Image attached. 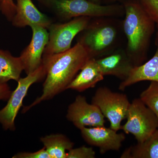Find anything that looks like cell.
Returning a JSON list of instances; mask_svg holds the SVG:
<instances>
[{
    "instance_id": "cell-12",
    "label": "cell",
    "mask_w": 158,
    "mask_h": 158,
    "mask_svg": "<svg viewBox=\"0 0 158 158\" xmlns=\"http://www.w3.org/2000/svg\"><path fill=\"white\" fill-rule=\"evenodd\" d=\"M104 76H113L122 81L127 78L135 67L126 51L122 49L113 51L105 56L96 59Z\"/></svg>"
},
{
    "instance_id": "cell-3",
    "label": "cell",
    "mask_w": 158,
    "mask_h": 158,
    "mask_svg": "<svg viewBox=\"0 0 158 158\" xmlns=\"http://www.w3.org/2000/svg\"><path fill=\"white\" fill-rule=\"evenodd\" d=\"M105 18L89 23L78 42L81 44L91 58L99 59L113 52L118 38L115 24Z\"/></svg>"
},
{
    "instance_id": "cell-11",
    "label": "cell",
    "mask_w": 158,
    "mask_h": 158,
    "mask_svg": "<svg viewBox=\"0 0 158 158\" xmlns=\"http://www.w3.org/2000/svg\"><path fill=\"white\" fill-rule=\"evenodd\" d=\"M31 27L33 32L32 39L19 57L27 75L33 72L42 64L43 55L48 41L46 28L37 26Z\"/></svg>"
},
{
    "instance_id": "cell-26",
    "label": "cell",
    "mask_w": 158,
    "mask_h": 158,
    "mask_svg": "<svg viewBox=\"0 0 158 158\" xmlns=\"http://www.w3.org/2000/svg\"><path fill=\"white\" fill-rule=\"evenodd\" d=\"M109 1H112V2H113V1H119V0H109Z\"/></svg>"
},
{
    "instance_id": "cell-18",
    "label": "cell",
    "mask_w": 158,
    "mask_h": 158,
    "mask_svg": "<svg viewBox=\"0 0 158 158\" xmlns=\"http://www.w3.org/2000/svg\"><path fill=\"white\" fill-rule=\"evenodd\" d=\"M40 140L51 158H66V151L73 148L74 145L62 134H52L41 137Z\"/></svg>"
},
{
    "instance_id": "cell-10",
    "label": "cell",
    "mask_w": 158,
    "mask_h": 158,
    "mask_svg": "<svg viewBox=\"0 0 158 158\" xmlns=\"http://www.w3.org/2000/svg\"><path fill=\"white\" fill-rule=\"evenodd\" d=\"M80 131L87 144L98 148L102 154L110 151L119 150L126 138L124 133H118L104 126L83 127Z\"/></svg>"
},
{
    "instance_id": "cell-21",
    "label": "cell",
    "mask_w": 158,
    "mask_h": 158,
    "mask_svg": "<svg viewBox=\"0 0 158 158\" xmlns=\"http://www.w3.org/2000/svg\"><path fill=\"white\" fill-rule=\"evenodd\" d=\"M139 2L158 28V0H139Z\"/></svg>"
},
{
    "instance_id": "cell-5",
    "label": "cell",
    "mask_w": 158,
    "mask_h": 158,
    "mask_svg": "<svg viewBox=\"0 0 158 158\" xmlns=\"http://www.w3.org/2000/svg\"><path fill=\"white\" fill-rule=\"evenodd\" d=\"M126 118L127 121L121 129L126 134L133 135L138 143L145 141L158 128L155 115L140 98L130 103Z\"/></svg>"
},
{
    "instance_id": "cell-2",
    "label": "cell",
    "mask_w": 158,
    "mask_h": 158,
    "mask_svg": "<svg viewBox=\"0 0 158 158\" xmlns=\"http://www.w3.org/2000/svg\"><path fill=\"white\" fill-rule=\"evenodd\" d=\"M123 28L127 39L125 50L135 66L146 60L155 23L139 2H129L124 6Z\"/></svg>"
},
{
    "instance_id": "cell-22",
    "label": "cell",
    "mask_w": 158,
    "mask_h": 158,
    "mask_svg": "<svg viewBox=\"0 0 158 158\" xmlns=\"http://www.w3.org/2000/svg\"><path fill=\"white\" fill-rule=\"evenodd\" d=\"M16 6L13 0H0V10L8 20L11 21L16 12Z\"/></svg>"
},
{
    "instance_id": "cell-13",
    "label": "cell",
    "mask_w": 158,
    "mask_h": 158,
    "mask_svg": "<svg viewBox=\"0 0 158 158\" xmlns=\"http://www.w3.org/2000/svg\"><path fill=\"white\" fill-rule=\"evenodd\" d=\"M16 12L11 20L13 26L23 27L26 26H40L49 28L51 20L37 9L31 0H16Z\"/></svg>"
},
{
    "instance_id": "cell-14",
    "label": "cell",
    "mask_w": 158,
    "mask_h": 158,
    "mask_svg": "<svg viewBox=\"0 0 158 158\" xmlns=\"http://www.w3.org/2000/svg\"><path fill=\"white\" fill-rule=\"evenodd\" d=\"M156 36V50L153 56L144 64L135 66L127 78L120 83L119 90L123 91L127 87L142 81L158 82V31Z\"/></svg>"
},
{
    "instance_id": "cell-6",
    "label": "cell",
    "mask_w": 158,
    "mask_h": 158,
    "mask_svg": "<svg viewBox=\"0 0 158 158\" xmlns=\"http://www.w3.org/2000/svg\"><path fill=\"white\" fill-rule=\"evenodd\" d=\"M91 103L99 109L105 118L110 122V127L118 131L126 117L130 103L127 95L113 92L107 87H100L95 91Z\"/></svg>"
},
{
    "instance_id": "cell-1",
    "label": "cell",
    "mask_w": 158,
    "mask_h": 158,
    "mask_svg": "<svg viewBox=\"0 0 158 158\" xmlns=\"http://www.w3.org/2000/svg\"><path fill=\"white\" fill-rule=\"evenodd\" d=\"M90 58L86 49L78 42L68 50L43 58L46 74L42 94L31 104L24 107L23 113L66 90L67 86Z\"/></svg>"
},
{
    "instance_id": "cell-15",
    "label": "cell",
    "mask_w": 158,
    "mask_h": 158,
    "mask_svg": "<svg viewBox=\"0 0 158 158\" xmlns=\"http://www.w3.org/2000/svg\"><path fill=\"white\" fill-rule=\"evenodd\" d=\"M104 77L96 59L90 58L67 86L66 90L71 89L82 92L89 88H94L98 82L103 80Z\"/></svg>"
},
{
    "instance_id": "cell-7",
    "label": "cell",
    "mask_w": 158,
    "mask_h": 158,
    "mask_svg": "<svg viewBox=\"0 0 158 158\" xmlns=\"http://www.w3.org/2000/svg\"><path fill=\"white\" fill-rule=\"evenodd\" d=\"M46 71L43 63L33 72L21 78L18 81L17 88L11 92L7 104L0 110V123L6 130H15V120L23 106V102L29 88L35 83L40 81L46 77Z\"/></svg>"
},
{
    "instance_id": "cell-4",
    "label": "cell",
    "mask_w": 158,
    "mask_h": 158,
    "mask_svg": "<svg viewBox=\"0 0 158 158\" xmlns=\"http://www.w3.org/2000/svg\"><path fill=\"white\" fill-rule=\"evenodd\" d=\"M65 19L80 17H113L121 15L124 7L103 6L89 0H42Z\"/></svg>"
},
{
    "instance_id": "cell-25",
    "label": "cell",
    "mask_w": 158,
    "mask_h": 158,
    "mask_svg": "<svg viewBox=\"0 0 158 158\" xmlns=\"http://www.w3.org/2000/svg\"><path fill=\"white\" fill-rule=\"evenodd\" d=\"M89 1H91V2H93L98 4L99 2H100V0H89Z\"/></svg>"
},
{
    "instance_id": "cell-23",
    "label": "cell",
    "mask_w": 158,
    "mask_h": 158,
    "mask_svg": "<svg viewBox=\"0 0 158 158\" xmlns=\"http://www.w3.org/2000/svg\"><path fill=\"white\" fill-rule=\"evenodd\" d=\"M13 158H51L50 156L44 147L41 149L35 152H21L18 153L12 157Z\"/></svg>"
},
{
    "instance_id": "cell-16",
    "label": "cell",
    "mask_w": 158,
    "mask_h": 158,
    "mask_svg": "<svg viewBox=\"0 0 158 158\" xmlns=\"http://www.w3.org/2000/svg\"><path fill=\"white\" fill-rule=\"evenodd\" d=\"M24 70L20 57L13 56L9 52L0 49V84L10 80L18 81Z\"/></svg>"
},
{
    "instance_id": "cell-8",
    "label": "cell",
    "mask_w": 158,
    "mask_h": 158,
    "mask_svg": "<svg viewBox=\"0 0 158 158\" xmlns=\"http://www.w3.org/2000/svg\"><path fill=\"white\" fill-rule=\"evenodd\" d=\"M90 18H75L68 22L51 24L48 33V41L43 55L49 56L68 50L74 38L88 27Z\"/></svg>"
},
{
    "instance_id": "cell-24",
    "label": "cell",
    "mask_w": 158,
    "mask_h": 158,
    "mask_svg": "<svg viewBox=\"0 0 158 158\" xmlns=\"http://www.w3.org/2000/svg\"><path fill=\"white\" fill-rule=\"evenodd\" d=\"M11 92L10 87L7 83L0 84V100L6 101L9 99Z\"/></svg>"
},
{
    "instance_id": "cell-9",
    "label": "cell",
    "mask_w": 158,
    "mask_h": 158,
    "mask_svg": "<svg viewBox=\"0 0 158 158\" xmlns=\"http://www.w3.org/2000/svg\"><path fill=\"white\" fill-rule=\"evenodd\" d=\"M69 121L79 129L90 127L104 126L105 117L100 110L93 104L88 103L85 96L77 95L69 106L66 114Z\"/></svg>"
},
{
    "instance_id": "cell-17",
    "label": "cell",
    "mask_w": 158,
    "mask_h": 158,
    "mask_svg": "<svg viewBox=\"0 0 158 158\" xmlns=\"http://www.w3.org/2000/svg\"><path fill=\"white\" fill-rule=\"evenodd\" d=\"M120 158H158V128L145 141L127 148Z\"/></svg>"
},
{
    "instance_id": "cell-20",
    "label": "cell",
    "mask_w": 158,
    "mask_h": 158,
    "mask_svg": "<svg viewBox=\"0 0 158 158\" xmlns=\"http://www.w3.org/2000/svg\"><path fill=\"white\" fill-rule=\"evenodd\" d=\"M96 153L92 147L82 146L68 151L66 158H94Z\"/></svg>"
},
{
    "instance_id": "cell-19",
    "label": "cell",
    "mask_w": 158,
    "mask_h": 158,
    "mask_svg": "<svg viewBox=\"0 0 158 158\" xmlns=\"http://www.w3.org/2000/svg\"><path fill=\"white\" fill-rule=\"evenodd\" d=\"M140 98L153 112L158 121V82L151 81L148 87L141 92Z\"/></svg>"
}]
</instances>
